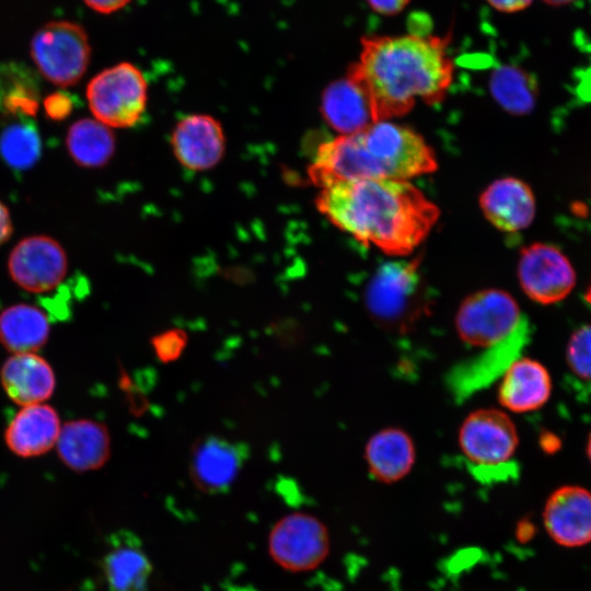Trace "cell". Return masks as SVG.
Segmentation results:
<instances>
[{
	"mask_svg": "<svg viewBox=\"0 0 591 591\" xmlns=\"http://www.w3.org/2000/svg\"><path fill=\"white\" fill-rule=\"evenodd\" d=\"M8 270L12 280L32 293L55 289L68 271V258L58 241L47 235L21 240L11 251Z\"/></svg>",
	"mask_w": 591,
	"mask_h": 591,
	"instance_id": "obj_11",
	"label": "cell"
},
{
	"mask_svg": "<svg viewBox=\"0 0 591 591\" xmlns=\"http://www.w3.org/2000/svg\"><path fill=\"white\" fill-rule=\"evenodd\" d=\"M171 144L177 161L192 171L213 167L225 151L221 124L213 117L194 114L184 117L174 128Z\"/></svg>",
	"mask_w": 591,
	"mask_h": 591,
	"instance_id": "obj_14",
	"label": "cell"
},
{
	"mask_svg": "<svg viewBox=\"0 0 591 591\" xmlns=\"http://www.w3.org/2000/svg\"><path fill=\"white\" fill-rule=\"evenodd\" d=\"M552 381L546 368L531 358L515 359L501 374L497 397L513 413L538 409L549 398Z\"/></svg>",
	"mask_w": 591,
	"mask_h": 591,
	"instance_id": "obj_18",
	"label": "cell"
},
{
	"mask_svg": "<svg viewBox=\"0 0 591 591\" xmlns=\"http://www.w3.org/2000/svg\"><path fill=\"white\" fill-rule=\"evenodd\" d=\"M364 460L374 479L383 484L397 483L410 473L415 464L414 441L401 428H383L367 441Z\"/></svg>",
	"mask_w": 591,
	"mask_h": 591,
	"instance_id": "obj_20",
	"label": "cell"
},
{
	"mask_svg": "<svg viewBox=\"0 0 591 591\" xmlns=\"http://www.w3.org/2000/svg\"><path fill=\"white\" fill-rule=\"evenodd\" d=\"M420 278L415 263L381 266L368 282L364 303L371 316L386 326H404L421 310Z\"/></svg>",
	"mask_w": 591,
	"mask_h": 591,
	"instance_id": "obj_8",
	"label": "cell"
},
{
	"mask_svg": "<svg viewBox=\"0 0 591 591\" xmlns=\"http://www.w3.org/2000/svg\"><path fill=\"white\" fill-rule=\"evenodd\" d=\"M31 57L39 73L50 83L67 88L84 76L91 58L85 30L71 21H51L32 37Z\"/></svg>",
	"mask_w": 591,
	"mask_h": 591,
	"instance_id": "obj_6",
	"label": "cell"
},
{
	"mask_svg": "<svg viewBox=\"0 0 591 591\" xmlns=\"http://www.w3.org/2000/svg\"><path fill=\"white\" fill-rule=\"evenodd\" d=\"M485 218L502 232L526 229L535 217V198L531 187L515 177L494 181L480 195Z\"/></svg>",
	"mask_w": 591,
	"mask_h": 591,
	"instance_id": "obj_15",
	"label": "cell"
},
{
	"mask_svg": "<svg viewBox=\"0 0 591 591\" xmlns=\"http://www.w3.org/2000/svg\"><path fill=\"white\" fill-rule=\"evenodd\" d=\"M188 343L184 329L174 327L160 332L151 337V348L161 363H172L183 354Z\"/></svg>",
	"mask_w": 591,
	"mask_h": 591,
	"instance_id": "obj_29",
	"label": "cell"
},
{
	"mask_svg": "<svg viewBox=\"0 0 591 591\" xmlns=\"http://www.w3.org/2000/svg\"><path fill=\"white\" fill-rule=\"evenodd\" d=\"M518 443L514 422L497 408L472 412L459 430V445L464 457L478 468L507 467Z\"/></svg>",
	"mask_w": 591,
	"mask_h": 591,
	"instance_id": "obj_9",
	"label": "cell"
},
{
	"mask_svg": "<svg viewBox=\"0 0 591 591\" xmlns=\"http://www.w3.org/2000/svg\"><path fill=\"white\" fill-rule=\"evenodd\" d=\"M489 90L494 100L512 115H526L536 104L538 89L534 77L513 65H501L490 73Z\"/></svg>",
	"mask_w": 591,
	"mask_h": 591,
	"instance_id": "obj_25",
	"label": "cell"
},
{
	"mask_svg": "<svg viewBox=\"0 0 591 591\" xmlns=\"http://www.w3.org/2000/svg\"><path fill=\"white\" fill-rule=\"evenodd\" d=\"M436 153L414 129L376 120L320 144L309 177L320 188L357 179H402L437 170Z\"/></svg>",
	"mask_w": 591,
	"mask_h": 591,
	"instance_id": "obj_3",
	"label": "cell"
},
{
	"mask_svg": "<svg viewBox=\"0 0 591 591\" xmlns=\"http://www.w3.org/2000/svg\"><path fill=\"white\" fill-rule=\"evenodd\" d=\"M450 36L375 35L361 38L358 60L347 72L367 95L374 121L407 114L418 101L444 100L454 74Z\"/></svg>",
	"mask_w": 591,
	"mask_h": 591,
	"instance_id": "obj_1",
	"label": "cell"
},
{
	"mask_svg": "<svg viewBox=\"0 0 591 591\" xmlns=\"http://www.w3.org/2000/svg\"><path fill=\"white\" fill-rule=\"evenodd\" d=\"M331 535L316 515L294 511L275 522L267 537L271 560L290 572H306L320 567L331 553Z\"/></svg>",
	"mask_w": 591,
	"mask_h": 591,
	"instance_id": "obj_7",
	"label": "cell"
},
{
	"mask_svg": "<svg viewBox=\"0 0 591 591\" xmlns=\"http://www.w3.org/2000/svg\"><path fill=\"white\" fill-rule=\"evenodd\" d=\"M66 146L77 164L95 169L105 165L113 157L115 138L109 127L103 123L82 118L68 129Z\"/></svg>",
	"mask_w": 591,
	"mask_h": 591,
	"instance_id": "obj_24",
	"label": "cell"
},
{
	"mask_svg": "<svg viewBox=\"0 0 591 591\" xmlns=\"http://www.w3.org/2000/svg\"><path fill=\"white\" fill-rule=\"evenodd\" d=\"M152 569L140 544L124 535L112 540L102 559V571L111 591H146Z\"/></svg>",
	"mask_w": 591,
	"mask_h": 591,
	"instance_id": "obj_22",
	"label": "cell"
},
{
	"mask_svg": "<svg viewBox=\"0 0 591 591\" xmlns=\"http://www.w3.org/2000/svg\"><path fill=\"white\" fill-rule=\"evenodd\" d=\"M131 0H83L93 11L109 14L125 8Z\"/></svg>",
	"mask_w": 591,
	"mask_h": 591,
	"instance_id": "obj_32",
	"label": "cell"
},
{
	"mask_svg": "<svg viewBox=\"0 0 591 591\" xmlns=\"http://www.w3.org/2000/svg\"><path fill=\"white\" fill-rule=\"evenodd\" d=\"M543 523L549 537L564 547L591 542V493L576 485L555 489L543 509Z\"/></svg>",
	"mask_w": 591,
	"mask_h": 591,
	"instance_id": "obj_13",
	"label": "cell"
},
{
	"mask_svg": "<svg viewBox=\"0 0 591 591\" xmlns=\"http://www.w3.org/2000/svg\"><path fill=\"white\" fill-rule=\"evenodd\" d=\"M455 331L467 346L521 356L530 339V323L514 298L496 288L476 291L464 299L455 314Z\"/></svg>",
	"mask_w": 591,
	"mask_h": 591,
	"instance_id": "obj_4",
	"label": "cell"
},
{
	"mask_svg": "<svg viewBox=\"0 0 591 591\" xmlns=\"http://www.w3.org/2000/svg\"><path fill=\"white\" fill-rule=\"evenodd\" d=\"M315 205L336 228L391 256L410 254L440 216L436 204L402 179L336 183L321 188Z\"/></svg>",
	"mask_w": 591,
	"mask_h": 591,
	"instance_id": "obj_2",
	"label": "cell"
},
{
	"mask_svg": "<svg viewBox=\"0 0 591 591\" xmlns=\"http://www.w3.org/2000/svg\"><path fill=\"white\" fill-rule=\"evenodd\" d=\"M13 232V225L10 212L5 205L0 200V246L4 244Z\"/></svg>",
	"mask_w": 591,
	"mask_h": 591,
	"instance_id": "obj_34",
	"label": "cell"
},
{
	"mask_svg": "<svg viewBox=\"0 0 591 591\" xmlns=\"http://www.w3.org/2000/svg\"><path fill=\"white\" fill-rule=\"evenodd\" d=\"M86 100L95 119L107 127H131L139 123L147 108V80L138 67L123 61L90 80Z\"/></svg>",
	"mask_w": 591,
	"mask_h": 591,
	"instance_id": "obj_5",
	"label": "cell"
},
{
	"mask_svg": "<svg viewBox=\"0 0 591 591\" xmlns=\"http://www.w3.org/2000/svg\"><path fill=\"white\" fill-rule=\"evenodd\" d=\"M0 107L9 115L34 117L38 109V92L30 81L13 79L1 94Z\"/></svg>",
	"mask_w": 591,
	"mask_h": 591,
	"instance_id": "obj_28",
	"label": "cell"
},
{
	"mask_svg": "<svg viewBox=\"0 0 591 591\" xmlns=\"http://www.w3.org/2000/svg\"><path fill=\"white\" fill-rule=\"evenodd\" d=\"M586 300L591 304V283H590V286H589L588 289H587V292H586Z\"/></svg>",
	"mask_w": 591,
	"mask_h": 591,
	"instance_id": "obj_37",
	"label": "cell"
},
{
	"mask_svg": "<svg viewBox=\"0 0 591 591\" xmlns=\"http://www.w3.org/2000/svg\"><path fill=\"white\" fill-rule=\"evenodd\" d=\"M543 1L549 5L560 7V5L569 4L573 2L575 0H543Z\"/></svg>",
	"mask_w": 591,
	"mask_h": 591,
	"instance_id": "obj_35",
	"label": "cell"
},
{
	"mask_svg": "<svg viewBox=\"0 0 591 591\" xmlns=\"http://www.w3.org/2000/svg\"><path fill=\"white\" fill-rule=\"evenodd\" d=\"M494 9L503 13H514L526 9L533 0H486Z\"/></svg>",
	"mask_w": 591,
	"mask_h": 591,
	"instance_id": "obj_33",
	"label": "cell"
},
{
	"mask_svg": "<svg viewBox=\"0 0 591 591\" xmlns=\"http://www.w3.org/2000/svg\"><path fill=\"white\" fill-rule=\"evenodd\" d=\"M49 321L43 310L16 303L0 313V344L13 354L35 352L49 337Z\"/></svg>",
	"mask_w": 591,
	"mask_h": 591,
	"instance_id": "obj_23",
	"label": "cell"
},
{
	"mask_svg": "<svg viewBox=\"0 0 591 591\" xmlns=\"http://www.w3.org/2000/svg\"><path fill=\"white\" fill-rule=\"evenodd\" d=\"M410 0H367L369 7L382 15H395L402 12Z\"/></svg>",
	"mask_w": 591,
	"mask_h": 591,
	"instance_id": "obj_31",
	"label": "cell"
},
{
	"mask_svg": "<svg viewBox=\"0 0 591 591\" xmlns=\"http://www.w3.org/2000/svg\"><path fill=\"white\" fill-rule=\"evenodd\" d=\"M518 279L534 302L553 304L564 300L576 285V273L567 256L556 246L533 243L522 248Z\"/></svg>",
	"mask_w": 591,
	"mask_h": 591,
	"instance_id": "obj_10",
	"label": "cell"
},
{
	"mask_svg": "<svg viewBox=\"0 0 591 591\" xmlns=\"http://www.w3.org/2000/svg\"><path fill=\"white\" fill-rule=\"evenodd\" d=\"M42 153L40 137L34 125L14 123L0 134V155L13 170L31 169Z\"/></svg>",
	"mask_w": 591,
	"mask_h": 591,
	"instance_id": "obj_26",
	"label": "cell"
},
{
	"mask_svg": "<svg viewBox=\"0 0 591 591\" xmlns=\"http://www.w3.org/2000/svg\"><path fill=\"white\" fill-rule=\"evenodd\" d=\"M44 109L48 118L53 120H62L67 118L72 111V100L68 93L55 92L44 100Z\"/></svg>",
	"mask_w": 591,
	"mask_h": 591,
	"instance_id": "obj_30",
	"label": "cell"
},
{
	"mask_svg": "<svg viewBox=\"0 0 591 591\" xmlns=\"http://www.w3.org/2000/svg\"><path fill=\"white\" fill-rule=\"evenodd\" d=\"M60 429L59 415L51 406H23L8 425L4 441L19 456H37L56 445Z\"/></svg>",
	"mask_w": 591,
	"mask_h": 591,
	"instance_id": "obj_19",
	"label": "cell"
},
{
	"mask_svg": "<svg viewBox=\"0 0 591 591\" xmlns=\"http://www.w3.org/2000/svg\"><path fill=\"white\" fill-rule=\"evenodd\" d=\"M248 452L243 442L217 434L200 437L189 452V477L205 494L227 493L240 475Z\"/></svg>",
	"mask_w": 591,
	"mask_h": 591,
	"instance_id": "obj_12",
	"label": "cell"
},
{
	"mask_svg": "<svg viewBox=\"0 0 591 591\" xmlns=\"http://www.w3.org/2000/svg\"><path fill=\"white\" fill-rule=\"evenodd\" d=\"M587 454H588V457H589V460L591 462V433H590L589 439H588Z\"/></svg>",
	"mask_w": 591,
	"mask_h": 591,
	"instance_id": "obj_36",
	"label": "cell"
},
{
	"mask_svg": "<svg viewBox=\"0 0 591 591\" xmlns=\"http://www.w3.org/2000/svg\"><path fill=\"white\" fill-rule=\"evenodd\" d=\"M0 381L9 398L21 406L44 403L56 386L53 368L35 352L10 356L1 367Z\"/></svg>",
	"mask_w": 591,
	"mask_h": 591,
	"instance_id": "obj_17",
	"label": "cell"
},
{
	"mask_svg": "<svg viewBox=\"0 0 591 591\" xmlns=\"http://www.w3.org/2000/svg\"><path fill=\"white\" fill-rule=\"evenodd\" d=\"M60 460L76 472L101 468L111 456L106 426L92 419H76L61 426L56 443Z\"/></svg>",
	"mask_w": 591,
	"mask_h": 591,
	"instance_id": "obj_16",
	"label": "cell"
},
{
	"mask_svg": "<svg viewBox=\"0 0 591 591\" xmlns=\"http://www.w3.org/2000/svg\"><path fill=\"white\" fill-rule=\"evenodd\" d=\"M321 112L327 125L340 135L360 131L374 121L367 95L347 76L325 88Z\"/></svg>",
	"mask_w": 591,
	"mask_h": 591,
	"instance_id": "obj_21",
	"label": "cell"
},
{
	"mask_svg": "<svg viewBox=\"0 0 591 591\" xmlns=\"http://www.w3.org/2000/svg\"><path fill=\"white\" fill-rule=\"evenodd\" d=\"M566 363L568 383L580 398L591 396V324L578 328L570 337Z\"/></svg>",
	"mask_w": 591,
	"mask_h": 591,
	"instance_id": "obj_27",
	"label": "cell"
}]
</instances>
